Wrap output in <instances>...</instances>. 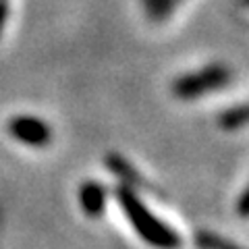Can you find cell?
Masks as SVG:
<instances>
[{"label":"cell","mask_w":249,"mask_h":249,"mask_svg":"<svg viewBox=\"0 0 249 249\" xmlns=\"http://www.w3.org/2000/svg\"><path fill=\"white\" fill-rule=\"evenodd\" d=\"M243 2H245V4H249V0H243Z\"/></svg>","instance_id":"cell-11"},{"label":"cell","mask_w":249,"mask_h":249,"mask_svg":"<svg viewBox=\"0 0 249 249\" xmlns=\"http://www.w3.org/2000/svg\"><path fill=\"white\" fill-rule=\"evenodd\" d=\"M231 81V71L224 65H208L201 71L177 77L173 83V93L181 100H193L208 91L227 88Z\"/></svg>","instance_id":"cell-2"},{"label":"cell","mask_w":249,"mask_h":249,"mask_svg":"<svg viewBox=\"0 0 249 249\" xmlns=\"http://www.w3.org/2000/svg\"><path fill=\"white\" fill-rule=\"evenodd\" d=\"M9 133L17 142L31 145V147H44L52 142V129L48 123H44L37 116L21 114L9 121Z\"/></svg>","instance_id":"cell-3"},{"label":"cell","mask_w":249,"mask_h":249,"mask_svg":"<svg viewBox=\"0 0 249 249\" xmlns=\"http://www.w3.org/2000/svg\"><path fill=\"white\" fill-rule=\"evenodd\" d=\"M6 17H9V6H6L4 2H0V31H2V27H4Z\"/></svg>","instance_id":"cell-10"},{"label":"cell","mask_w":249,"mask_h":249,"mask_svg":"<svg viewBox=\"0 0 249 249\" xmlns=\"http://www.w3.org/2000/svg\"><path fill=\"white\" fill-rule=\"evenodd\" d=\"M193 241H196L197 249H243L241 245L232 243V241L224 239V237H218L210 231H197Z\"/></svg>","instance_id":"cell-7"},{"label":"cell","mask_w":249,"mask_h":249,"mask_svg":"<svg viewBox=\"0 0 249 249\" xmlns=\"http://www.w3.org/2000/svg\"><path fill=\"white\" fill-rule=\"evenodd\" d=\"M114 197L119 201L124 216H127V220L131 222V227L137 231V235L147 245L156 249H178V245H181L178 232L154 216L152 210L139 199L133 187L119 185L114 189Z\"/></svg>","instance_id":"cell-1"},{"label":"cell","mask_w":249,"mask_h":249,"mask_svg":"<svg viewBox=\"0 0 249 249\" xmlns=\"http://www.w3.org/2000/svg\"><path fill=\"white\" fill-rule=\"evenodd\" d=\"M106 166H108V170H110L112 175L119 177L124 185H129V183H139L137 173L133 170V166H131L129 162L123 158V156H119V154H108V156H106Z\"/></svg>","instance_id":"cell-5"},{"label":"cell","mask_w":249,"mask_h":249,"mask_svg":"<svg viewBox=\"0 0 249 249\" xmlns=\"http://www.w3.org/2000/svg\"><path fill=\"white\" fill-rule=\"evenodd\" d=\"M222 129L232 131V129H239V127H245L249 123V104H241V106H232L229 110H224L218 119Z\"/></svg>","instance_id":"cell-6"},{"label":"cell","mask_w":249,"mask_h":249,"mask_svg":"<svg viewBox=\"0 0 249 249\" xmlns=\"http://www.w3.org/2000/svg\"><path fill=\"white\" fill-rule=\"evenodd\" d=\"M79 206L89 218H100L106 208V189L98 181H85L79 187Z\"/></svg>","instance_id":"cell-4"},{"label":"cell","mask_w":249,"mask_h":249,"mask_svg":"<svg viewBox=\"0 0 249 249\" xmlns=\"http://www.w3.org/2000/svg\"><path fill=\"white\" fill-rule=\"evenodd\" d=\"M143 2L147 4V9H150V13L154 15L156 19L164 17V15H168L170 11H173L170 0H143Z\"/></svg>","instance_id":"cell-8"},{"label":"cell","mask_w":249,"mask_h":249,"mask_svg":"<svg viewBox=\"0 0 249 249\" xmlns=\"http://www.w3.org/2000/svg\"><path fill=\"white\" fill-rule=\"evenodd\" d=\"M237 212H239V216L249 218V185L245 187V191L241 193V197L237 201Z\"/></svg>","instance_id":"cell-9"}]
</instances>
